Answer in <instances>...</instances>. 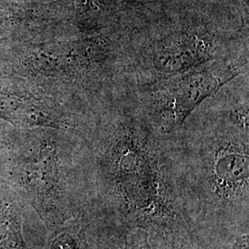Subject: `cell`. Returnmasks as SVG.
<instances>
[{"mask_svg":"<svg viewBox=\"0 0 249 249\" xmlns=\"http://www.w3.org/2000/svg\"><path fill=\"white\" fill-rule=\"evenodd\" d=\"M239 75L231 66L204 65L196 70L155 81L148 106L152 128L163 136L178 132L188 116L224 84Z\"/></svg>","mask_w":249,"mask_h":249,"instance_id":"obj_3","label":"cell"},{"mask_svg":"<svg viewBox=\"0 0 249 249\" xmlns=\"http://www.w3.org/2000/svg\"><path fill=\"white\" fill-rule=\"evenodd\" d=\"M89 183L92 202L153 249H203L179 140L132 117L104 126Z\"/></svg>","mask_w":249,"mask_h":249,"instance_id":"obj_1","label":"cell"},{"mask_svg":"<svg viewBox=\"0 0 249 249\" xmlns=\"http://www.w3.org/2000/svg\"><path fill=\"white\" fill-rule=\"evenodd\" d=\"M124 249H153L149 235L142 229H129L126 231Z\"/></svg>","mask_w":249,"mask_h":249,"instance_id":"obj_5","label":"cell"},{"mask_svg":"<svg viewBox=\"0 0 249 249\" xmlns=\"http://www.w3.org/2000/svg\"><path fill=\"white\" fill-rule=\"evenodd\" d=\"M150 47L145 57L147 68L166 78L215 61L220 41L189 32L156 40Z\"/></svg>","mask_w":249,"mask_h":249,"instance_id":"obj_4","label":"cell"},{"mask_svg":"<svg viewBox=\"0 0 249 249\" xmlns=\"http://www.w3.org/2000/svg\"><path fill=\"white\" fill-rule=\"evenodd\" d=\"M204 249H223L221 246H210V247H207Z\"/></svg>","mask_w":249,"mask_h":249,"instance_id":"obj_6","label":"cell"},{"mask_svg":"<svg viewBox=\"0 0 249 249\" xmlns=\"http://www.w3.org/2000/svg\"><path fill=\"white\" fill-rule=\"evenodd\" d=\"M230 124L180 142L203 249L249 232V132Z\"/></svg>","mask_w":249,"mask_h":249,"instance_id":"obj_2","label":"cell"}]
</instances>
